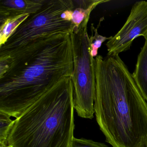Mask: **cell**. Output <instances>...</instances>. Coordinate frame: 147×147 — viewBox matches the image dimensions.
Listing matches in <instances>:
<instances>
[{
  "mask_svg": "<svg viewBox=\"0 0 147 147\" xmlns=\"http://www.w3.org/2000/svg\"><path fill=\"white\" fill-rule=\"evenodd\" d=\"M74 68L71 76L74 88V107L79 117L92 119L96 97L95 59L91 53L87 27L70 33Z\"/></svg>",
  "mask_w": 147,
  "mask_h": 147,
  "instance_id": "obj_5",
  "label": "cell"
},
{
  "mask_svg": "<svg viewBox=\"0 0 147 147\" xmlns=\"http://www.w3.org/2000/svg\"><path fill=\"white\" fill-rule=\"evenodd\" d=\"M96 120L113 147H147V103L119 55L95 58Z\"/></svg>",
  "mask_w": 147,
  "mask_h": 147,
  "instance_id": "obj_2",
  "label": "cell"
},
{
  "mask_svg": "<svg viewBox=\"0 0 147 147\" xmlns=\"http://www.w3.org/2000/svg\"><path fill=\"white\" fill-rule=\"evenodd\" d=\"M11 116L0 111V144H8V136L14 120L11 119Z\"/></svg>",
  "mask_w": 147,
  "mask_h": 147,
  "instance_id": "obj_11",
  "label": "cell"
},
{
  "mask_svg": "<svg viewBox=\"0 0 147 147\" xmlns=\"http://www.w3.org/2000/svg\"><path fill=\"white\" fill-rule=\"evenodd\" d=\"M134 80L147 103V40L138 57L134 73Z\"/></svg>",
  "mask_w": 147,
  "mask_h": 147,
  "instance_id": "obj_9",
  "label": "cell"
},
{
  "mask_svg": "<svg viewBox=\"0 0 147 147\" xmlns=\"http://www.w3.org/2000/svg\"><path fill=\"white\" fill-rule=\"evenodd\" d=\"M73 0H46L38 11L29 15L0 46V56L21 48L37 38L57 33H70Z\"/></svg>",
  "mask_w": 147,
  "mask_h": 147,
  "instance_id": "obj_4",
  "label": "cell"
},
{
  "mask_svg": "<svg viewBox=\"0 0 147 147\" xmlns=\"http://www.w3.org/2000/svg\"><path fill=\"white\" fill-rule=\"evenodd\" d=\"M29 15H30L24 14L0 21V46L6 42L16 28L24 22Z\"/></svg>",
  "mask_w": 147,
  "mask_h": 147,
  "instance_id": "obj_10",
  "label": "cell"
},
{
  "mask_svg": "<svg viewBox=\"0 0 147 147\" xmlns=\"http://www.w3.org/2000/svg\"><path fill=\"white\" fill-rule=\"evenodd\" d=\"M70 147H109L103 143L94 142L84 138H74Z\"/></svg>",
  "mask_w": 147,
  "mask_h": 147,
  "instance_id": "obj_13",
  "label": "cell"
},
{
  "mask_svg": "<svg viewBox=\"0 0 147 147\" xmlns=\"http://www.w3.org/2000/svg\"><path fill=\"white\" fill-rule=\"evenodd\" d=\"M74 68L70 33L37 38L0 56V111L19 117Z\"/></svg>",
  "mask_w": 147,
  "mask_h": 147,
  "instance_id": "obj_1",
  "label": "cell"
},
{
  "mask_svg": "<svg viewBox=\"0 0 147 147\" xmlns=\"http://www.w3.org/2000/svg\"><path fill=\"white\" fill-rule=\"evenodd\" d=\"M143 36L147 40V1L135 3L125 24L106 43L107 55H119L129 49L134 39Z\"/></svg>",
  "mask_w": 147,
  "mask_h": 147,
  "instance_id": "obj_6",
  "label": "cell"
},
{
  "mask_svg": "<svg viewBox=\"0 0 147 147\" xmlns=\"http://www.w3.org/2000/svg\"><path fill=\"white\" fill-rule=\"evenodd\" d=\"M74 88L62 78L14 120L7 138L13 147H70L74 138Z\"/></svg>",
  "mask_w": 147,
  "mask_h": 147,
  "instance_id": "obj_3",
  "label": "cell"
},
{
  "mask_svg": "<svg viewBox=\"0 0 147 147\" xmlns=\"http://www.w3.org/2000/svg\"><path fill=\"white\" fill-rule=\"evenodd\" d=\"M91 30L92 32V36H90V46H91V53L92 57L94 58L98 56V50L101 47L102 43L107 40H109L112 36L106 37L99 35L98 32V28H95L93 24L91 25Z\"/></svg>",
  "mask_w": 147,
  "mask_h": 147,
  "instance_id": "obj_12",
  "label": "cell"
},
{
  "mask_svg": "<svg viewBox=\"0 0 147 147\" xmlns=\"http://www.w3.org/2000/svg\"><path fill=\"white\" fill-rule=\"evenodd\" d=\"M0 147H13L8 144H0Z\"/></svg>",
  "mask_w": 147,
  "mask_h": 147,
  "instance_id": "obj_14",
  "label": "cell"
},
{
  "mask_svg": "<svg viewBox=\"0 0 147 147\" xmlns=\"http://www.w3.org/2000/svg\"><path fill=\"white\" fill-rule=\"evenodd\" d=\"M46 0H0V21L24 14H33Z\"/></svg>",
  "mask_w": 147,
  "mask_h": 147,
  "instance_id": "obj_7",
  "label": "cell"
},
{
  "mask_svg": "<svg viewBox=\"0 0 147 147\" xmlns=\"http://www.w3.org/2000/svg\"><path fill=\"white\" fill-rule=\"evenodd\" d=\"M74 8L72 10L71 22L74 30L87 27L92 11L97 6L109 2V0H73Z\"/></svg>",
  "mask_w": 147,
  "mask_h": 147,
  "instance_id": "obj_8",
  "label": "cell"
}]
</instances>
